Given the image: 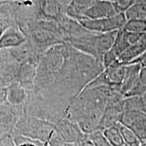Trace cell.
<instances>
[{
	"label": "cell",
	"instance_id": "cell-15",
	"mask_svg": "<svg viewBox=\"0 0 146 146\" xmlns=\"http://www.w3.org/2000/svg\"><path fill=\"white\" fill-rule=\"evenodd\" d=\"M104 135L112 146H125L118 123L102 131Z\"/></svg>",
	"mask_w": 146,
	"mask_h": 146
},
{
	"label": "cell",
	"instance_id": "cell-1",
	"mask_svg": "<svg viewBox=\"0 0 146 146\" xmlns=\"http://www.w3.org/2000/svg\"><path fill=\"white\" fill-rule=\"evenodd\" d=\"M117 32L98 33L87 31L81 35L66 40L65 43L79 52L102 61L104 56L114 44Z\"/></svg>",
	"mask_w": 146,
	"mask_h": 146
},
{
	"label": "cell",
	"instance_id": "cell-24",
	"mask_svg": "<svg viewBox=\"0 0 146 146\" xmlns=\"http://www.w3.org/2000/svg\"><path fill=\"white\" fill-rule=\"evenodd\" d=\"M57 1L60 3V4L62 5V6L66 8V7L70 3L71 0H57Z\"/></svg>",
	"mask_w": 146,
	"mask_h": 146
},
{
	"label": "cell",
	"instance_id": "cell-8",
	"mask_svg": "<svg viewBox=\"0 0 146 146\" xmlns=\"http://www.w3.org/2000/svg\"><path fill=\"white\" fill-rule=\"evenodd\" d=\"M27 41L18 25L5 29L0 36V50H10L25 43Z\"/></svg>",
	"mask_w": 146,
	"mask_h": 146
},
{
	"label": "cell",
	"instance_id": "cell-11",
	"mask_svg": "<svg viewBox=\"0 0 146 146\" xmlns=\"http://www.w3.org/2000/svg\"><path fill=\"white\" fill-rule=\"evenodd\" d=\"M29 98V91L18 82H13L7 87V102L13 106H23Z\"/></svg>",
	"mask_w": 146,
	"mask_h": 146
},
{
	"label": "cell",
	"instance_id": "cell-29",
	"mask_svg": "<svg viewBox=\"0 0 146 146\" xmlns=\"http://www.w3.org/2000/svg\"><path fill=\"white\" fill-rule=\"evenodd\" d=\"M1 33H2V31H1V29H0V36H1Z\"/></svg>",
	"mask_w": 146,
	"mask_h": 146
},
{
	"label": "cell",
	"instance_id": "cell-7",
	"mask_svg": "<svg viewBox=\"0 0 146 146\" xmlns=\"http://www.w3.org/2000/svg\"><path fill=\"white\" fill-rule=\"evenodd\" d=\"M117 13L112 2L102 0H95L88 8L84 11L83 20H98L109 18Z\"/></svg>",
	"mask_w": 146,
	"mask_h": 146
},
{
	"label": "cell",
	"instance_id": "cell-5",
	"mask_svg": "<svg viewBox=\"0 0 146 146\" xmlns=\"http://www.w3.org/2000/svg\"><path fill=\"white\" fill-rule=\"evenodd\" d=\"M54 128L58 135L65 143H81L87 137V135L81 132L75 122L67 118H62L55 123Z\"/></svg>",
	"mask_w": 146,
	"mask_h": 146
},
{
	"label": "cell",
	"instance_id": "cell-14",
	"mask_svg": "<svg viewBox=\"0 0 146 146\" xmlns=\"http://www.w3.org/2000/svg\"><path fill=\"white\" fill-rule=\"evenodd\" d=\"M95 0H71L65 8V14L69 18L81 21L83 20V14L86 9L94 3Z\"/></svg>",
	"mask_w": 146,
	"mask_h": 146
},
{
	"label": "cell",
	"instance_id": "cell-16",
	"mask_svg": "<svg viewBox=\"0 0 146 146\" xmlns=\"http://www.w3.org/2000/svg\"><path fill=\"white\" fill-rule=\"evenodd\" d=\"M146 91V68L141 67L138 75L137 83L131 90L124 96L129 98L133 96H141Z\"/></svg>",
	"mask_w": 146,
	"mask_h": 146
},
{
	"label": "cell",
	"instance_id": "cell-28",
	"mask_svg": "<svg viewBox=\"0 0 146 146\" xmlns=\"http://www.w3.org/2000/svg\"><path fill=\"white\" fill-rule=\"evenodd\" d=\"M102 1H110V2H113V1L114 0H102Z\"/></svg>",
	"mask_w": 146,
	"mask_h": 146
},
{
	"label": "cell",
	"instance_id": "cell-18",
	"mask_svg": "<svg viewBox=\"0 0 146 146\" xmlns=\"http://www.w3.org/2000/svg\"><path fill=\"white\" fill-rule=\"evenodd\" d=\"M87 138L94 146H112L104 135L102 131L100 130L88 135Z\"/></svg>",
	"mask_w": 146,
	"mask_h": 146
},
{
	"label": "cell",
	"instance_id": "cell-10",
	"mask_svg": "<svg viewBox=\"0 0 146 146\" xmlns=\"http://www.w3.org/2000/svg\"><path fill=\"white\" fill-rule=\"evenodd\" d=\"M146 52V33L134 44L131 45L118 57L117 62L120 64H128L133 62Z\"/></svg>",
	"mask_w": 146,
	"mask_h": 146
},
{
	"label": "cell",
	"instance_id": "cell-26",
	"mask_svg": "<svg viewBox=\"0 0 146 146\" xmlns=\"http://www.w3.org/2000/svg\"><path fill=\"white\" fill-rule=\"evenodd\" d=\"M85 141V140H84ZM83 142H81V143H64L62 146H81Z\"/></svg>",
	"mask_w": 146,
	"mask_h": 146
},
{
	"label": "cell",
	"instance_id": "cell-4",
	"mask_svg": "<svg viewBox=\"0 0 146 146\" xmlns=\"http://www.w3.org/2000/svg\"><path fill=\"white\" fill-rule=\"evenodd\" d=\"M41 56H35L18 64L16 74V81L28 91L34 87L37 66Z\"/></svg>",
	"mask_w": 146,
	"mask_h": 146
},
{
	"label": "cell",
	"instance_id": "cell-21",
	"mask_svg": "<svg viewBox=\"0 0 146 146\" xmlns=\"http://www.w3.org/2000/svg\"><path fill=\"white\" fill-rule=\"evenodd\" d=\"M7 103V87H0V104Z\"/></svg>",
	"mask_w": 146,
	"mask_h": 146
},
{
	"label": "cell",
	"instance_id": "cell-6",
	"mask_svg": "<svg viewBox=\"0 0 146 146\" xmlns=\"http://www.w3.org/2000/svg\"><path fill=\"white\" fill-rule=\"evenodd\" d=\"M36 20L58 23L65 15V8L57 0H36Z\"/></svg>",
	"mask_w": 146,
	"mask_h": 146
},
{
	"label": "cell",
	"instance_id": "cell-19",
	"mask_svg": "<svg viewBox=\"0 0 146 146\" xmlns=\"http://www.w3.org/2000/svg\"><path fill=\"white\" fill-rule=\"evenodd\" d=\"M137 1V0H114L112 3L117 13H125Z\"/></svg>",
	"mask_w": 146,
	"mask_h": 146
},
{
	"label": "cell",
	"instance_id": "cell-30",
	"mask_svg": "<svg viewBox=\"0 0 146 146\" xmlns=\"http://www.w3.org/2000/svg\"><path fill=\"white\" fill-rule=\"evenodd\" d=\"M2 133H2V132H1V131H0V135H1V134H2Z\"/></svg>",
	"mask_w": 146,
	"mask_h": 146
},
{
	"label": "cell",
	"instance_id": "cell-31",
	"mask_svg": "<svg viewBox=\"0 0 146 146\" xmlns=\"http://www.w3.org/2000/svg\"><path fill=\"white\" fill-rule=\"evenodd\" d=\"M11 1H18V0H11Z\"/></svg>",
	"mask_w": 146,
	"mask_h": 146
},
{
	"label": "cell",
	"instance_id": "cell-12",
	"mask_svg": "<svg viewBox=\"0 0 146 146\" xmlns=\"http://www.w3.org/2000/svg\"><path fill=\"white\" fill-rule=\"evenodd\" d=\"M140 69L141 66L139 63L133 62L126 64L125 78L119 88V93L123 97L136 85Z\"/></svg>",
	"mask_w": 146,
	"mask_h": 146
},
{
	"label": "cell",
	"instance_id": "cell-2",
	"mask_svg": "<svg viewBox=\"0 0 146 146\" xmlns=\"http://www.w3.org/2000/svg\"><path fill=\"white\" fill-rule=\"evenodd\" d=\"M126 21L124 13H118L112 17L98 20H83L78 21L82 27L91 32L107 33L118 31L123 29Z\"/></svg>",
	"mask_w": 146,
	"mask_h": 146
},
{
	"label": "cell",
	"instance_id": "cell-3",
	"mask_svg": "<svg viewBox=\"0 0 146 146\" xmlns=\"http://www.w3.org/2000/svg\"><path fill=\"white\" fill-rule=\"evenodd\" d=\"M119 123L129 129L140 141L146 139V112L140 110H125Z\"/></svg>",
	"mask_w": 146,
	"mask_h": 146
},
{
	"label": "cell",
	"instance_id": "cell-13",
	"mask_svg": "<svg viewBox=\"0 0 146 146\" xmlns=\"http://www.w3.org/2000/svg\"><path fill=\"white\" fill-rule=\"evenodd\" d=\"M8 51L12 60L18 64L23 62L29 58L42 55L36 52L28 41L19 46L8 50Z\"/></svg>",
	"mask_w": 146,
	"mask_h": 146
},
{
	"label": "cell",
	"instance_id": "cell-9",
	"mask_svg": "<svg viewBox=\"0 0 146 146\" xmlns=\"http://www.w3.org/2000/svg\"><path fill=\"white\" fill-rule=\"evenodd\" d=\"M104 112L96 111L83 114L76 118L74 122L82 133L85 135L100 130V124Z\"/></svg>",
	"mask_w": 146,
	"mask_h": 146
},
{
	"label": "cell",
	"instance_id": "cell-25",
	"mask_svg": "<svg viewBox=\"0 0 146 146\" xmlns=\"http://www.w3.org/2000/svg\"><path fill=\"white\" fill-rule=\"evenodd\" d=\"M81 146H94V145H93L92 143H91V142L88 139V138L87 137L86 139L83 142Z\"/></svg>",
	"mask_w": 146,
	"mask_h": 146
},
{
	"label": "cell",
	"instance_id": "cell-22",
	"mask_svg": "<svg viewBox=\"0 0 146 146\" xmlns=\"http://www.w3.org/2000/svg\"><path fill=\"white\" fill-rule=\"evenodd\" d=\"M133 62L139 63L142 68H146V52Z\"/></svg>",
	"mask_w": 146,
	"mask_h": 146
},
{
	"label": "cell",
	"instance_id": "cell-17",
	"mask_svg": "<svg viewBox=\"0 0 146 146\" xmlns=\"http://www.w3.org/2000/svg\"><path fill=\"white\" fill-rule=\"evenodd\" d=\"M123 29L126 31L137 33H146V19L135 18L129 19L126 21Z\"/></svg>",
	"mask_w": 146,
	"mask_h": 146
},
{
	"label": "cell",
	"instance_id": "cell-20",
	"mask_svg": "<svg viewBox=\"0 0 146 146\" xmlns=\"http://www.w3.org/2000/svg\"><path fill=\"white\" fill-rule=\"evenodd\" d=\"M0 146H16L12 132L3 133L0 135Z\"/></svg>",
	"mask_w": 146,
	"mask_h": 146
},
{
	"label": "cell",
	"instance_id": "cell-27",
	"mask_svg": "<svg viewBox=\"0 0 146 146\" xmlns=\"http://www.w3.org/2000/svg\"><path fill=\"white\" fill-rule=\"evenodd\" d=\"M140 146H146V139L141 141V143H140Z\"/></svg>",
	"mask_w": 146,
	"mask_h": 146
},
{
	"label": "cell",
	"instance_id": "cell-23",
	"mask_svg": "<svg viewBox=\"0 0 146 146\" xmlns=\"http://www.w3.org/2000/svg\"><path fill=\"white\" fill-rule=\"evenodd\" d=\"M140 98H141V101L142 105H143V110H144L146 109V91L143 94H142L141 96H140Z\"/></svg>",
	"mask_w": 146,
	"mask_h": 146
}]
</instances>
